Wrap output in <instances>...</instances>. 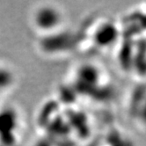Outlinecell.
I'll list each match as a JSON object with an SVG mask.
<instances>
[{
	"label": "cell",
	"mask_w": 146,
	"mask_h": 146,
	"mask_svg": "<svg viewBox=\"0 0 146 146\" xmlns=\"http://www.w3.org/2000/svg\"><path fill=\"white\" fill-rule=\"evenodd\" d=\"M62 20L61 13L52 6H40L35 13L34 21L38 29L46 30L57 27Z\"/></svg>",
	"instance_id": "1"
}]
</instances>
